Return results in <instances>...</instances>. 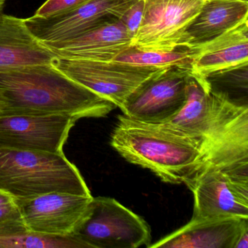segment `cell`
Instances as JSON below:
<instances>
[{"label":"cell","mask_w":248,"mask_h":248,"mask_svg":"<svg viewBox=\"0 0 248 248\" xmlns=\"http://www.w3.org/2000/svg\"><path fill=\"white\" fill-rule=\"evenodd\" d=\"M234 248H248V227L242 231Z\"/></svg>","instance_id":"24"},{"label":"cell","mask_w":248,"mask_h":248,"mask_svg":"<svg viewBox=\"0 0 248 248\" xmlns=\"http://www.w3.org/2000/svg\"><path fill=\"white\" fill-rule=\"evenodd\" d=\"M6 0H0V14L3 13L4 7H5Z\"/></svg>","instance_id":"25"},{"label":"cell","mask_w":248,"mask_h":248,"mask_svg":"<svg viewBox=\"0 0 248 248\" xmlns=\"http://www.w3.org/2000/svg\"><path fill=\"white\" fill-rule=\"evenodd\" d=\"M77 121L62 114H0V147L63 153Z\"/></svg>","instance_id":"9"},{"label":"cell","mask_w":248,"mask_h":248,"mask_svg":"<svg viewBox=\"0 0 248 248\" xmlns=\"http://www.w3.org/2000/svg\"><path fill=\"white\" fill-rule=\"evenodd\" d=\"M144 0H136L120 18L132 40L139 30L143 17Z\"/></svg>","instance_id":"23"},{"label":"cell","mask_w":248,"mask_h":248,"mask_svg":"<svg viewBox=\"0 0 248 248\" xmlns=\"http://www.w3.org/2000/svg\"><path fill=\"white\" fill-rule=\"evenodd\" d=\"M211 113L202 139L205 165L248 181V107L210 90Z\"/></svg>","instance_id":"4"},{"label":"cell","mask_w":248,"mask_h":248,"mask_svg":"<svg viewBox=\"0 0 248 248\" xmlns=\"http://www.w3.org/2000/svg\"><path fill=\"white\" fill-rule=\"evenodd\" d=\"M191 69L172 68L152 78L128 98L120 109L133 120L165 123L178 112L186 98Z\"/></svg>","instance_id":"12"},{"label":"cell","mask_w":248,"mask_h":248,"mask_svg":"<svg viewBox=\"0 0 248 248\" xmlns=\"http://www.w3.org/2000/svg\"><path fill=\"white\" fill-rule=\"evenodd\" d=\"M115 104L62 73L53 63L0 71V114L106 117Z\"/></svg>","instance_id":"1"},{"label":"cell","mask_w":248,"mask_h":248,"mask_svg":"<svg viewBox=\"0 0 248 248\" xmlns=\"http://www.w3.org/2000/svg\"><path fill=\"white\" fill-rule=\"evenodd\" d=\"M112 62L146 69H165L172 68L191 69L192 51L181 47L172 51L140 50L130 46L123 50Z\"/></svg>","instance_id":"19"},{"label":"cell","mask_w":248,"mask_h":248,"mask_svg":"<svg viewBox=\"0 0 248 248\" xmlns=\"http://www.w3.org/2000/svg\"><path fill=\"white\" fill-rule=\"evenodd\" d=\"M0 190L14 198H29L53 191L91 195L79 170L64 153L2 147Z\"/></svg>","instance_id":"3"},{"label":"cell","mask_w":248,"mask_h":248,"mask_svg":"<svg viewBox=\"0 0 248 248\" xmlns=\"http://www.w3.org/2000/svg\"><path fill=\"white\" fill-rule=\"evenodd\" d=\"M190 48L191 73L200 78L248 64V18L213 40Z\"/></svg>","instance_id":"15"},{"label":"cell","mask_w":248,"mask_h":248,"mask_svg":"<svg viewBox=\"0 0 248 248\" xmlns=\"http://www.w3.org/2000/svg\"><path fill=\"white\" fill-rule=\"evenodd\" d=\"M53 65L69 79L121 108L148 81L164 71L114 62H95L56 56Z\"/></svg>","instance_id":"6"},{"label":"cell","mask_w":248,"mask_h":248,"mask_svg":"<svg viewBox=\"0 0 248 248\" xmlns=\"http://www.w3.org/2000/svg\"><path fill=\"white\" fill-rule=\"evenodd\" d=\"M93 196L53 192L14 198L27 229L56 236H74L88 215Z\"/></svg>","instance_id":"8"},{"label":"cell","mask_w":248,"mask_h":248,"mask_svg":"<svg viewBox=\"0 0 248 248\" xmlns=\"http://www.w3.org/2000/svg\"><path fill=\"white\" fill-rule=\"evenodd\" d=\"M248 227L240 217L193 219L183 227L148 248H234L239 236Z\"/></svg>","instance_id":"14"},{"label":"cell","mask_w":248,"mask_h":248,"mask_svg":"<svg viewBox=\"0 0 248 248\" xmlns=\"http://www.w3.org/2000/svg\"><path fill=\"white\" fill-rule=\"evenodd\" d=\"M131 42L123 23L114 18L70 40L45 46L60 57L109 62L130 47Z\"/></svg>","instance_id":"13"},{"label":"cell","mask_w":248,"mask_h":248,"mask_svg":"<svg viewBox=\"0 0 248 248\" xmlns=\"http://www.w3.org/2000/svg\"><path fill=\"white\" fill-rule=\"evenodd\" d=\"M89 248L75 236H56L27 231L0 236V248Z\"/></svg>","instance_id":"20"},{"label":"cell","mask_w":248,"mask_h":248,"mask_svg":"<svg viewBox=\"0 0 248 248\" xmlns=\"http://www.w3.org/2000/svg\"><path fill=\"white\" fill-rule=\"evenodd\" d=\"M248 18V0H205L186 30L183 47H194L218 37Z\"/></svg>","instance_id":"17"},{"label":"cell","mask_w":248,"mask_h":248,"mask_svg":"<svg viewBox=\"0 0 248 248\" xmlns=\"http://www.w3.org/2000/svg\"><path fill=\"white\" fill-rule=\"evenodd\" d=\"M211 113L210 88L204 78L190 74L186 98L181 109L167 123L202 140Z\"/></svg>","instance_id":"18"},{"label":"cell","mask_w":248,"mask_h":248,"mask_svg":"<svg viewBox=\"0 0 248 248\" xmlns=\"http://www.w3.org/2000/svg\"><path fill=\"white\" fill-rule=\"evenodd\" d=\"M205 0H144L140 27L130 46L172 51L183 47L186 30Z\"/></svg>","instance_id":"7"},{"label":"cell","mask_w":248,"mask_h":248,"mask_svg":"<svg viewBox=\"0 0 248 248\" xmlns=\"http://www.w3.org/2000/svg\"><path fill=\"white\" fill-rule=\"evenodd\" d=\"M90 0H47L34 14V16L47 18L67 12L84 5Z\"/></svg>","instance_id":"22"},{"label":"cell","mask_w":248,"mask_h":248,"mask_svg":"<svg viewBox=\"0 0 248 248\" xmlns=\"http://www.w3.org/2000/svg\"><path fill=\"white\" fill-rule=\"evenodd\" d=\"M28 231L12 196L0 190V236Z\"/></svg>","instance_id":"21"},{"label":"cell","mask_w":248,"mask_h":248,"mask_svg":"<svg viewBox=\"0 0 248 248\" xmlns=\"http://www.w3.org/2000/svg\"><path fill=\"white\" fill-rule=\"evenodd\" d=\"M74 236L89 248H138L152 242L147 222L110 197H93Z\"/></svg>","instance_id":"5"},{"label":"cell","mask_w":248,"mask_h":248,"mask_svg":"<svg viewBox=\"0 0 248 248\" xmlns=\"http://www.w3.org/2000/svg\"><path fill=\"white\" fill-rule=\"evenodd\" d=\"M56 56L34 37L24 18L0 14V71L53 63Z\"/></svg>","instance_id":"16"},{"label":"cell","mask_w":248,"mask_h":248,"mask_svg":"<svg viewBox=\"0 0 248 248\" xmlns=\"http://www.w3.org/2000/svg\"><path fill=\"white\" fill-rule=\"evenodd\" d=\"M111 145L127 162L149 170L168 184L186 185L205 165L202 140L167 123L120 115Z\"/></svg>","instance_id":"2"},{"label":"cell","mask_w":248,"mask_h":248,"mask_svg":"<svg viewBox=\"0 0 248 248\" xmlns=\"http://www.w3.org/2000/svg\"><path fill=\"white\" fill-rule=\"evenodd\" d=\"M136 0H90L84 5L47 18H25L31 34L43 44L62 43L114 18L120 19Z\"/></svg>","instance_id":"11"},{"label":"cell","mask_w":248,"mask_h":248,"mask_svg":"<svg viewBox=\"0 0 248 248\" xmlns=\"http://www.w3.org/2000/svg\"><path fill=\"white\" fill-rule=\"evenodd\" d=\"M186 185L194 195L193 219H248V181L205 165Z\"/></svg>","instance_id":"10"}]
</instances>
